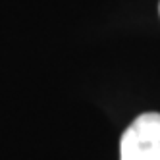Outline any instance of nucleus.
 <instances>
[{
  "mask_svg": "<svg viewBox=\"0 0 160 160\" xmlns=\"http://www.w3.org/2000/svg\"><path fill=\"white\" fill-rule=\"evenodd\" d=\"M120 160H160V114L137 116L120 139Z\"/></svg>",
  "mask_w": 160,
  "mask_h": 160,
  "instance_id": "1",
  "label": "nucleus"
},
{
  "mask_svg": "<svg viewBox=\"0 0 160 160\" xmlns=\"http://www.w3.org/2000/svg\"><path fill=\"white\" fill-rule=\"evenodd\" d=\"M158 12H160V6H158Z\"/></svg>",
  "mask_w": 160,
  "mask_h": 160,
  "instance_id": "2",
  "label": "nucleus"
}]
</instances>
